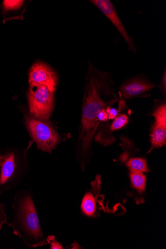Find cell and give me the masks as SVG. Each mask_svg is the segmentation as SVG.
Wrapping results in <instances>:
<instances>
[{
  "label": "cell",
  "instance_id": "obj_11",
  "mask_svg": "<svg viewBox=\"0 0 166 249\" xmlns=\"http://www.w3.org/2000/svg\"><path fill=\"white\" fill-rule=\"evenodd\" d=\"M129 170V177L132 188L131 196H134L135 201L137 204H140L145 201L144 194L146 192V177L143 173Z\"/></svg>",
  "mask_w": 166,
  "mask_h": 249
},
{
  "label": "cell",
  "instance_id": "obj_18",
  "mask_svg": "<svg viewBox=\"0 0 166 249\" xmlns=\"http://www.w3.org/2000/svg\"><path fill=\"white\" fill-rule=\"evenodd\" d=\"M109 120H114L118 116V111L115 108L109 107L106 108Z\"/></svg>",
  "mask_w": 166,
  "mask_h": 249
},
{
  "label": "cell",
  "instance_id": "obj_13",
  "mask_svg": "<svg viewBox=\"0 0 166 249\" xmlns=\"http://www.w3.org/2000/svg\"><path fill=\"white\" fill-rule=\"evenodd\" d=\"M125 162L129 170L138 171L141 173L149 172L147 162L144 158L140 157L130 158Z\"/></svg>",
  "mask_w": 166,
  "mask_h": 249
},
{
  "label": "cell",
  "instance_id": "obj_16",
  "mask_svg": "<svg viewBox=\"0 0 166 249\" xmlns=\"http://www.w3.org/2000/svg\"><path fill=\"white\" fill-rule=\"evenodd\" d=\"M6 210V205L0 200V231H1L4 225L8 224V217Z\"/></svg>",
  "mask_w": 166,
  "mask_h": 249
},
{
  "label": "cell",
  "instance_id": "obj_12",
  "mask_svg": "<svg viewBox=\"0 0 166 249\" xmlns=\"http://www.w3.org/2000/svg\"><path fill=\"white\" fill-rule=\"evenodd\" d=\"M151 147L148 153L155 148L161 147L166 143V126L154 124L151 134Z\"/></svg>",
  "mask_w": 166,
  "mask_h": 249
},
{
  "label": "cell",
  "instance_id": "obj_15",
  "mask_svg": "<svg viewBox=\"0 0 166 249\" xmlns=\"http://www.w3.org/2000/svg\"><path fill=\"white\" fill-rule=\"evenodd\" d=\"M129 117L125 114L118 115L112 123L111 130L112 131L120 129L128 123Z\"/></svg>",
  "mask_w": 166,
  "mask_h": 249
},
{
  "label": "cell",
  "instance_id": "obj_5",
  "mask_svg": "<svg viewBox=\"0 0 166 249\" xmlns=\"http://www.w3.org/2000/svg\"><path fill=\"white\" fill-rule=\"evenodd\" d=\"M54 94L45 86L29 83L27 99L30 114L41 120H50L55 107Z\"/></svg>",
  "mask_w": 166,
  "mask_h": 249
},
{
  "label": "cell",
  "instance_id": "obj_14",
  "mask_svg": "<svg viewBox=\"0 0 166 249\" xmlns=\"http://www.w3.org/2000/svg\"><path fill=\"white\" fill-rule=\"evenodd\" d=\"M152 116L155 120V124L166 126V105L163 104L153 112Z\"/></svg>",
  "mask_w": 166,
  "mask_h": 249
},
{
  "label": "cell",
  "instance_id": "obj_9",
  "mask_svg": "<svg viewBox=\"0 0 166 249\" xmlns=\"http://www.w3.org/2000/svg\"><path fill=\"white\" fill-rule=\"evenodd\" d=\"M156 87L152 82L137 78L126 82L120 89L124 97L129 99L148 92Z\"/></svg>",
  "mask_w": 166,
  "mask_h": 249
},
{
  "label": "cell",
  "instance_id": "obj_2",
  "mask_svg": "<svg viewBox=\"0 0 166 249\" xmlns=\"http://www.w3.org/2000/svg\"><path fill=\"white\" fill-rule=\"evenodd\" d=\"M13 217L8 225L13 233L29 248L48 244L44 233L31 189L16 192L12 204Z\"/></svg>",
  "mask_w": 166,
  "mask_h": 249
},
{
  "label": "cell",
  "instance_id": "obj_6",
  "mask_svg": "<svg viewBox=\"0 0 166 249\" xmlns=\"http://www.w3.org/2000/svg\"><path fill=\"white\" fill-rule=\"evenodd\" d=\"M101 176L97 175L91 182V188L84 196L81 205L82 213L88 217H97L105 209L104 196L101 195Z\"/></svg>",
  "mask_w": 166,
  "mask_h": 249
},
{
  "label": "cell",
  "instance_id": "obj_19",
  "mask_svg": "<svg viewBox=\"0 0 166 249\" xmlns=\"http://www.w3.org/2000/svg\"><path fill=\"white\" fill-rule=\"evenodd\" d=\"M108 114L107 112L106 109L101 110L98 116V120L100 123L101 122H106L108 120Z\"/></svg>",
  "mask_w": 166,
  "mask_h": 249
},
{
  "label": "cell",
  "instance_id": "obj_8",
  "mask_svg": "<svg viewBox=\"0 0 166 249\" xmlns=\"http://www.w3.org/2000/svg\"><path fill=\"white\" fill-rule=\"evenodd\" d=\"M58 82L55 71L48 65L43 62H37L31 68L29 74V83H34L48 88L55 93Z\"/></svg>",
  "mask_w": 166,
  "mask_h": 249
},
{
  "label": "cell",
  "instance_id": "obj_7",
  "mask_svg": "<svg viewBox=\"0 0 166 249\" xmlns=\"http://www.w3.org/2000/svg\"><path fill=\"white\" fill-rule=\"evenodd\" d=\"M90 2L97 7L111 21L126 41L129 50L134 54L137 52L132 38L129 36L112 2L110 0H92Z\"/></svg>",
  "mask_w": 166,
  "mask_h": 249
},
{
  "label": "cell",
  "instance_id": "obj_20",
  "mask_svg": "<svg viewBox=\"0 0 166 249\" xmlns=\"http://www.w3.org/2000/svg\"><path fill=\"white\" fill-rule=\"evenodd\" d=\"M166 71L165 70V72L164 73V76L162 78V89L164 90L165 93L166 91Z\"/></svg>",
  "mask_w": 166,
  "mask_h": 249
},
{
  "label": "cell",
  "instance_id": "obj_17",
  "mask_svg": "<svg viewBox=\"0 0 166 249\" xmlns=\"http://www.w3.org/2000/svg\"><path fill=\"white\" fill-rule=\"evenodd\" d=\"M47 243L51 245V249H63V245L60 244L57 240L56 237L55 236H48L47 238Z\"/></svg>",
  "mask_w": 166,
  "mask_h": 249
},
{
  "label": "cell",
  "instance_id": "obj_3",
  "mask_svg": "<svg viewBox=\"0 0 166 249\" xmlns=\"http://www.w3.org/2000/svg\"><path fill=\"white\" fill-rule=\"evenodd\" d=\"M34 142L27 146H9L0 149V195L21 185L30 172L28 154Z\"/></svg>",
  "mask_w": 166,
  "mask_h": 249
},
{
  "label": "cell",
  "instance_id": "obj_1",
  "mask_svg": "<svg viewBox=\"0 0 166 249\" xmlns=\"http://www.w3.org/2000/svg\"><path fill=\"white\" fill-rule=\"evenodd\" d=\"M118 101L110 74L100 71L89 62L77 149V162L83 171L89 162L92 141L100 124L98 115Z\"/></svg>",
  "mask_w": 166,
  "mask_h": 249
},
{
  "label": "cell",
  "instance_id": "obj_4",
  "mask_svg": "<svg viewBox=\"0 0 166 249\" xmlns=\"http://www.w3.org/2000/svg\"><path fill=\"white\" fill-rule=\"evenodd\" d=\"M19 110L22 114L23 124L38 150L52 154L60 143L68 139V135L58 132L50 120L37 119L25 106H20Z\"/></svg>",
  "mask_w": 166,
  "mask_h": 249
},
{
  "label": "cell",
  "instance_id": "obj_10",
  "mask_svg": "<svg viewBox=\"0 0 166 249\" xmlns=\"http://www.w3.org/2000/svg\"><path fill=\"white\" fill-rule=\"evenodd\" d=\"M28 1L23 0H5L3 1L2 9L4 16L3 23L11 19L24 18V14Z\"/></svg>",
  "mask_w": 166,
  "mask_h": 249
}]
</instances>
